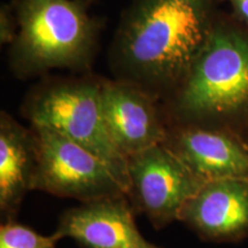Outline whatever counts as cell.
Masks as SVG:
<instances>
[{"instance_id": "1", "label": "cell", "mask_w": 248, "mask_h": 248, "mask_svg": "<svg viewBox=\"0 0 248 248\" xmlns=\"http://www.w3.org/2000/svg\"><path fill=\"white\" fill-rule=\"evenodd\" d=\"M221 0H132L122 12L108 62L114 78L163 102L206 45Z\"/></svg>"}, {"instance_id": "2", "label": "cell", "mask_w": 248, "mask_h": 248, "mask_svg": "<svg viewBox=\"0 0 248 248\" xmlns=\"http://www.w3.org/2000/svg\"><path fill=\"white\" fill-rule=\"evenodd\" d=\"M162 105L169 125L248 129V28L219 12L190 71Z\"/></svg>"}, {"instance_id": "3", "label": "cell", "mask_w": 248, "mask_h": 248, "mask_svg": "<svg viewBox=\"0 0 248 248\" xmlns=\"http://www.w3.org/2000/svg\"><path fill=\"white\" fill-rule=\"evenodd\" d=\"M17 35L8 46L15 78L47 76L52 70L91 73L100 46L102 21L86 0H11Z\"/></svg>"}, {"instance_id": "4", "label": "cell", "mask_w": 248, "mask_h": 248, "mask_svg": "<svg viewBox=\"0 0 248 248\" xmlns=\"http://www.w3.org/2000/svg\"><path fill=\"white\" fill-rule=\"evenodd\" d=\"M101 82L102 77L91 73L44 76L28 91L21 114L30 125L55 130L100 157L128 194L126 159L111 141L102 117Z\"/></svg>"}, {"instance_id": "5", "label": "cell", "mask_w": 248, "mask_h": 248, "mask_svg": "<svg viewBox=\"0 0 248 248\" xmlns=\"http://www.w3.org/2000/svg\"><path fill=\"white\" fill-rule=\"evenodd\" d=\"M37 164L32 191H43L79 202L126 194L108 164L55 130L30 125Z\"/></svg>"}, {"instance_id": "6", "label": "cell", "mask_w": 248, "mask_h": 248, "mask_svg": "<svg viewBox=\"0 0 248 248\" xmlns=\"http://www.w3.org/2000/svg\"><path fill=\"white\" fill-rule=\"evenodd\" d=\"M128 198L156 230L178 221L182 209L204 183L163 144L126 159Z\"/></svg>"}, {"instance_id": "7", "label": "cell", "mask_w": 248, "mask_h": 248, "mask_svg": "<svg viewBox=\"0 0 248 248\" xmlns=\"http://www.w3.org/2000/svg\"><path fill=\"white\" fill-rule=\"evenodd\" d=\"M100 102L108 135L125 159L166 140L168 123L161 101L140 86L102 77Z\"/></svg>"}, {"instance_id": "8", "label": "cell", "mask_w": 248, "mask_h": 248, "mask_svg": "<svg viewBox=\"0 0 248 248\" xmlns=\"http://www.w3.org/2000/svg\"><path fill=\"white\" fill-rule=\"evenodd\" d=\"M163 145L203 182L248 178V141L233 130L173 124Z\"/></svg>"}, {"instance_id": "9", "label": "cell", "mask_w": 248, "mask_h": 248, "mask_svg": "<svg viewBox=\"0 0 248 248\" xmlns=\"http://www.w3.org/2000/svg\"><path fill=\"white\" fill-rule=\"evenodd\" d=\"M128 195L80 202L61 214L54 238H69L82 248H162L139 231Z\"/></svg>"}, {"instance_id": "10", "label": "cell", "mask_w": 248, "mask_h": 248, "mask_svg": "<svg viewBox=\"0 0 248 248\" xmlns=\"http://www.w3.org/2000/svg\"><path fill=\"white\" fill-rule=\"evenodd\" d=\"M178 221L201 239L234 243L248 235V178L206 182L182 209Z\"/></svg>"}, {"instance_id": "11", "label": "cell", "mask_w": 248, "mask_h": 248, "mask_svg": "<svg viewBox=\"0 0 248 248\" xmlns=\"http://www.w3.org/2000/svg\"><path fill=\"white\" fill-rule=\"evenodd\" d=\"M37 164L31 128L0 111V212L5 221L14 219L28 192L32 191Z\"/></svg>"}, {"instance_id": "12", "label": "cell", "mask_w": 248, "mask_h": 248, "mask_svg": "<svg viewBox=\"0 0 248 248\" xmlns=\"http://www.w3.org/2000/svg\"><path fill=\"white\" fill-rule=\"evenodd\" d=\"M54 235H43L14 219L0 226V248H55Z\"/></svg>"}, {"instance_id": "13", "label": "cell", "mask_w": 248, "mask_h": 248, "mask_svg": "<svg viewBox=\"0 0 248 248\" xmlns=\"http://www.w3.org/2000/svg\"><path fill=\"white\" fill-rule=\"evenodd\" d=\"M18 23L12 2H4L0 6V44L11 46L17 35Z\"/></svg>"}, {"instance_id": "14", "label": "cell", "mask_w": 248, "mask_h": 248, "mask_svg": "<svg viewBox=\"0 0 248 248\" xmlns=\"http://www.w3.org/2000/svg\"><path fill=\"white\" fill-rule=\"evenodd\" d=\"M230 6V14L238 22L248 28V0H221Z\"/></svg>"}, {"instance_id": "15", "label": "cell", "mask_w": 248, "mask_h": 248, "mask_svg": "<svg viewBox=\"0 0 248 248\" xmlns=\"http://www.w3.org/2000/svg\"><path fill=\"white\" fill-rule=\"evenodd\" d=\"M86 1H88V2H89V5H90V6H91L92 4H94V2H95V1H97V0H86Z\"/></svg>"}, {"instance_id": "16", "label": "cell", "mask_w": 248, "mask_h": 248, "mask_svg": "<svg viewBox=\"0 0 248 248\" xmlns=\"http://www.w3.org/2000/svg\"><path fill=\"white\" fill-rule=\"evenodd\" d=\"M244 137H245V139H246V140L248 141V129L246 130V132H245V135H244Z\"/></svg>"}]
</instances>
